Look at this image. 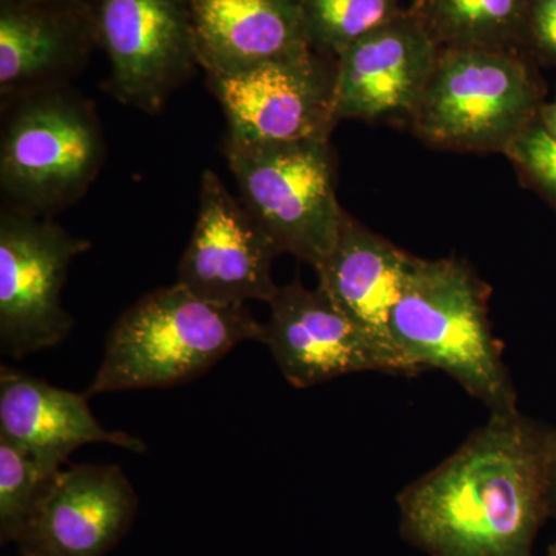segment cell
<instances>
[{
	"instance_id": "6da1fadb",
	"label": "cell",
	"mask_w": 556,
	"mask_h": 556,
	"mask_svg": "<svg viewBox=\"0 0 556 556\" xmlns=\"http://www.w3.org/2000/svg\"><path fill=\"white\" fill-rule=\"evenodd\" d=\"M548 439L519 409L490 413L397 496L404 540L428 556H533L548 518Z\"/></svg>"
},
{
	"instance_id": "7a4b0ae2",
	"label": "cell",
	"mask_w": 556,
	"mask_h": 556,
	"mask_svg": "<svg viewBox=\"0 0 556 556\" xmlns=\"http://www.w3.org/2000/svg\"><path fill=\"white\" fill-rule=\"evenodd\" d=\"M489 288L456 258H413L390 332L412 375L447 372L490 413L518 409L517 390L489 320Z\"/></svg>"
},
{
	"instance_id": "3957f363",
	"label": "cell",
	"mask_w": 556,
	"mask_h": 556,
	"mask_svg": "<svg viewBox=\"0 0 556 556\" xmlns=\"http://www.w3.org/2000/svg\"><path fill=\"white\" fill-rule=\"evenodd\" d=\"M265 327L247 305L208 302L175 283L142 295L121 314L87 396L169 388L204 375Z\"/></svg>"
},
{
	"instance_id": "277c9868",
	"label": "cell",
	"mask_w": 556,
	"mask_h": 556,
	"mask_svg": "<svg viewBox=\"0 0 556 556\" xmlns=\"http://www.w3.org/2000/svg\"><path fill=\"white\" fill-rule=\"evenodd\" d=\"M0 142V188L10 207L49 217L83 199L105 144L90 102L65 84L9 101Z\"/></svg>"
},
{
	"instance_id": "5b68a950",
	"label": "cell",
	"mask_w": 556,
	"mask_h": 556,
	"mask_svg": "<svg viewBox=\"0 0 556 556\" xmlns=\"http://www.w3.org/2000/svg\"><path fill=\"white\" fill-rule=\"evenodd\" d=\"M225 155L240 200L281 254L314 269L338 244L346 212L336 197L329 139L239 142L226 138Z\"/></svg>"
},
{
	"instance_id": "8992f818",
	"label": "cell",
	"mask_w": 556,
	"mask_h": 556,
	"mask_svg": "<svg viewBox=\"0 0 556 556\" xmlns=\"http://www.w3.org/2000/svg\"><path fill=\"white\" fill-rule=\"evenodd\" d=\"M540 87L510 50L442 49L413 126L439 148L506 152L535 123Z\"/></svg>"
},
{
	"instance_id": "52a82bcc",
	"label": "cell",
	"mask_w": 556,
	"mask_h": 556,
	"mask_svg": "<svg viewBox=\"0 0 556 556\" xmlns=\"http://www.w3.org/2000/svg\"><path fill=\"white\" fill-rule=\"evenodd\" d=\"M91 248L49 217L0 214V345L22 358L60 345L75 320L61 303L73 260Z\"/></svg>"
},
{
	"instance_id": "ba28073f",
	"label": "cell",
	"mask_w": 556,
	"mask_h": 556,
	"mask_svg": "<svg viewBox=\"0 0 556 556\" xmlns=\"http://www.w3.org/2000/svg\"><path fill=\"white\" fill-rule=\"evenodd\" d=\"M93 7L110 94L139 112H161L200 67L188 0H94Z\"/></svg>"
},
{
	"instance_id": "9c48e42d",
	"label": "cell",
	"mask_w": 556,
	"mask_h": 556,
	"mask_svg": "<svg viewBox=\"0 0 556 556\" xmlns=\"http://www.w3.org/2000/svg\"><path fill=\"white\" fill-rule=\"evenodd\" d=\"M311 50L239 72L207 75L239 142L329 139L334 112L336 61Z\"/></svg>"
},
{
	"instance_id": "30bf717a",
	"label": "cell",
	"mask_w": 556,
	"mask_h": 556,
	"mask_svg": "<svg viewBox=\"0 0 556 556\" xmlns=\"http://www.w3.org/2000/svg\"><path fill=\"white\" fill-rule=\"evenodd\" d=\"M280 254L243 201L226 189L215 172L204 170L199 217L179 262L177 283L223 305L268 303L278 288L273 265Z\"/></svg>"
},
{
	"instance_id": "8fae6325",
	"label": "cell",
	"mask_w": 556,
	"mask_h": 556,
	"mask_svg": "<svg viewBox=\"0 0 556 556\" xmlns=\"http://www.w3.org/2000/svg\"><path fill=\"white\" fill-rule=\"evenodd\" d=\"M138 511L134 485L118 466L58 470L22 529V556H104L129 533Z\"/></svg>"
},
{
	"instance_id": "7c38bea8",
	"label": "cell",
	"mask_w": 556,
	"mask_h": 556,
	"mask_svg": "<svg viewBox=\"0 0 556 556\" xmlns=\"http://www.w3.org/2000/svg\"><path fill=\"white\" fill-rule=\"evenodd\" d=\"M263 342L295 388L320 386L353 372L396 375L390 358L329 300L295 278L268 302Z\"/></svg>"
},
{
	"instance_id": "4fadbf2b",
	"label": "cell",
	"mask_w": 556,
	"mask_h": 556,
	"mask_svg": "<svg viewBox=\"0 0 556 556\" xmlns=\"http://www.w3.org/2000/svg\"><path fill=\"white\" fill-rule=\"evenodd\" d=\"M442 47L417 14L404 13L336 58L334 112L343 119L412 116Z\"/></svg>"
},
{
	"instance_id": "5bb4252c",
	"label": "cell",
	"mask_w": 556,
	"mask_h": 556,
	"mask_svg": "<svg viewBox=\"0 0 556 556\" xmlns=\"http://www.w3.org/2000/svg\"><path fill=\"white\" fill-rule=\"evenodd\" d=\"M94 49L93 3L0 2L2 101L67 83Z\"/></svg>"
},
{
	"instance_id": "9a60e30c",
	"label": "cell",
	"mask_w": 556,
	"mask_h": 556,
	"mask_svg": "<svg viewBox=\"0 0 556 556\" xmlns=\"http://www.w3.org/2000/svg\"><path fill=\"white\" fill-rule=\"evenodd\" d=\"M413 255L345 215L334 251L316 268L318 287L393 364L412 376L391 339V314L404 292Z\"/></svg>"
},
{
	"instance_id": "2e32d148",
	"label": "cell",
	"mask_w": 556,
	"mask_h": 556,
	"mask_svg": "<svg viewBox=\"0 0 556 556\" xmlns=\"http://www.w3.org/2000/svg\"><path fill=\"white\" fill-rule=\"evenodd\" d=\"M0 438L53 470H61L76 448L97 442L146 452L141 439L105 430L90 412L87 394L10 367L0 369Z\"/></svg>"
},
{
	"instance_id": "e0dca14e",
	"label": "cell",
	"mask_w": 556,
	"mask_h": 556,
	"mask_svg": "<svg viewBox=\"0 0 556 556\" xmlns=\"http://www.w3.org/2000/svg\"><path fill=\"white\" fill-rule=\"evenodd\" d=\"M200 67L239 72L311 51L298 0H188Z\"/></svg>"
},
{
	"instance_id": "ac0fdd59",
	"label": "cell",
	"mask_w": 556,
	"mask_h": 556,
	"mask_svg": "<svg viewBox=\"0 0 556 556\" xmlns=\"http://www.w3.org/2000/svg\"><path fill=\"white\" fill-rule=\"evenodd\" d=\"M529 0H419L413 13L442 49L510 50L526 30Z\"/></svg>"
},
{
	"instance_id": "d6986e66",
	"label": "cell",
	"mask_w": 556,
	"mask_h": 556,
	"mask_svg": "<svg viewBox=\"0 0 556 556\" xmlns=\"http://www.w3.org/2000/svg\"><path fill=\"white\" fill-rule=\"evenodd\" d=\"M309 47L338 58L405 13L401 0H298Z\"/></svg>"
},
{
	"instance_id": "ffe728a7",
	"label": "cell",
	"mask_w": 556,
	"mask_h": 556,
	"mask_svg": "<svg viewBox=\"0 0 556 556\" xmlns=\"http://www.w3.org/2000/svg\"><path fill=\"white\" fill-rule=\"evenodd\" d=\"M58 470L0 438V543H16L43 489Z\"/></svg>"
},
{
	"instance_id": "44dd1931",
	"label": "cell",
	"mask_w": 556,
	"mask_h": 556,
	"mask_svg": "<svg viewBox=\"0 0 556 556\" xmlns=\"http://www.w3.org/2000/svg\"><path fill=\"white\" fill-rule=\"evenodd\" d=\"M504 153L556 203V141L538 121L519 134Z\"/></svg>"
},
{
	"instance_id": "7402d4cb",
	"label": "cell",
	"mask_w": 556,
	"mask_h": 556,
	"mask_svg": "<svg viewBox=\"0 0 556 556\" xmlns=\"http://www.w3.org/2000/svg\"><path fill=\"white\" fill-rule=\"evenodd\" d=\"M525 31L538 53L556 65V0H529Z\"/></svg>"
},
{
	"instance_id": "603a6c76",
	"label": "cell",
	"mask_w": 556,
	"mask_h": 556,
	"mask_svg": "<svg viewBox=\"0 0 556 556\" xmlns=\"http://www.w3.org/2000/svg\"><path fill=\"white\" fill-rule=\"evenodd\" d=\"M548 518L556 519V430H551L548 439Z\"/></svg>"
},
{
	"instance_id": "cb8c5ba5",
	"label": "cell",
	"mask_w": 556,
	"mask_h": 556,
	"mask_svg": "<svg viewBox=\"0 0 556 556\" xmlns=\"http://www.w3.org/2000/svg\"><path fill=\"white\" fill-rule=\"evenodd\" d=\"M538 124L547 131L548 137L556 141V97L554 101L541 105L538 112Z\"/></svg>"
},
{
	"instance_id": "d4e9b609",
	"label": "cell",
	"mask_w": 556,
	"mask_h": 556,
	"mask_svg": "<svg viewBox=\"0 0 556 556\" xmlns=\"http://www.w3.org/2000/svg\"><path fill=\"white\" fill-rule=\"evenodd\" d=\"M0 2H20V3H94V0H0Z\"/></svg>"
},
{
	"instance_id": "484cf974",
	"label": "cell",
	"mask_w": 556,
	"mask_h": 556,
	"mask_svg": "<svg viewBox=\"0 0 556 556\" xmlns=\"http://www.w3.org/2000/svg\"><path fill=\"white\" fill-rule=\"evenodd\" d=\"M546 556H556V543L554 544V546H551V548H548Z\"/></svg>"
}]
</instances>
